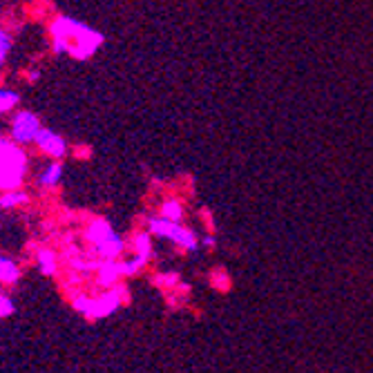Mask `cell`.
<instances>
[{"label": "cell", "mask_w": 373, "mask_h": 373, "mask_svg": "<svg viewBox=\"0 0 373 373\" xmlns=\"http://www.w3.org/2000/svg\"><path fill=\"white\" fill-rule=\"evenodd\" d=\"M50 34H52V52L56 56L69 54L77 61H85V58L94 56L101 50V45L106 43V36L101 32L67 16H58L50 25Z\"/></svg>", "instance_id": "6da1fadb"}, {"label": "cell", "mask_w": 373, "mask_h": 373, "mask_svg": "<svg viewBox=\"0 0 373 373\" xmlns=\"http://www.w3.org/2000/svg\"><path fill=\"white\" fill-rule=\"evenodd\" d=\"M27 174V155L21 143L0 137V192L21 188Z\"/></svg>", "instance_id": "7a4b0ae2"}, {"label": "cell", "mask_w": 373, "mask_h": 373, "mask_svg": "<svg viewBox=\"0 0 373 373\" xmlns=\"http://www.w3.org/2000/svg\"><path fill=\"white\" fill-rule=\"evenodd\" d=\"M126 289L123 286H112L108 289L103 295L99 297H87V295H77L72 300V306L77 308L79 313L87 320H101V318H108L112 313L123 304L126 300Z\"/></svg>", "instance_id": "3957f363"}, {"label": "cell", "mask_w": 373, "mask_h": 373, "mask_svg": "<svg viewBox=\"0 0 373 373\" xmlns=\"http://www.w3.org/2000/svg\"><path fill=\"white\" fill-rule=\"evenodd\" d=\"M40 128V118L32 110H21L11 118V139L21 145H29L36 141Z\"/></svg>", "instance_id": "277c9868"}, {"label": "cell", "mask_w": 373, "mask_h": 373, "mask_svg": "<svg viewBox=\"0 0 373 373\" xmlns=\"http://www.w3.org/2000/svg\"><path fill=\"white\" fill-rule=\"evenodd\" d=\"M34 143L38 145L40 152H45V155L52 157V159H56V161L63 159V157L67 155V143H65V139L61 137V134L52 132L50 128H40V132H38V137H36Z\"/></svg>", "instance_id": "5b68a950"}, {"label": "cell", "mask_w": 373, "mask_h": 373, "mask_svg": "<svg viewBox=\"0 0 373 373\" xmlns=\"http://www.w3.org/2000/svg\"><path fill=\"white\" fill-rule=\"evenodd\" d=\"M112 235H114V228L110 226V221H106V219H92L87 223V228H85V240L92 246L103 244L106 240H110Z\"/></svg>", "instance_id": "8992f818"}, {"label": "cell", "mask_w": 373, "mask_h": 373, "mask_svg": "<svg viewBox=\"0 0 373 373\" xmlns=\"http://www.w3.org/2000/svg\"><path fill=\"white\" fill-rule=\"evenodd\" d=\"M121 277H123L121 264L114 262V260L101 262V266H99V286L112 289V286H116V282L121 279Z\"/></svg>", "instance_id": "52a82bcc"}, {"label": "cell", "mask_w": 373, "mask_h": 373, "mask_svg": "<svg viewBox=\"0 0 373 373\" xmlns=\"http://www.w3.org/2000/svg\"><path fill=\"white\" fill-rule=\"evenodd\" d=\"M168 240H172L174 244H179V246L186 248V250H197V237H195V233L184 228L182 221H174V226H172V230L168 235Z\"/></svg>", "instance_id": "ba28073f"}, {"label": "cell", "mask_w": 373, "mask_h": 373, "mask_svg": "<svg viewBox=\"0 0 373 373\" xmlns=\"http://www.w3.org/2000/svg\"><path fill=\"white\" fill-rule=\"evenodd\" d=\"M123 250H126V242L116 233L110 237V240H106L103 244L94 246V252H96L99 257H103V260H116Z\"/></svg>", "instance_id": "9c48e42d"}, {"label": "cell", "mask_w": 373, "mask_h": 373, "mask_svg": "<svg viewBox=\"0 0 373 373\" xmlns=\"http://www.w3.org/2000/svg\"><path fill=\"white\" fill-rule=\"evenodd\" d=\"M61 179H63V166L54 159L50 166L38 174V186L40 188H56L58 184H61Z\"/></svg>", "instance_id": "30bf717a"}, {"label": "cell", "mask_w": 373, "mask_h": 373, "mask_svg": "<svg viewBox=\"0 0 373 373\" xmlns=\"http://www.w3.org/2000/svg\"><path fill=\"white\" fill-rule=\"evenodd\" d=\"M36 264L43 275H54L58 271V260L52 248H38L36 250Z\"/></svg>", "instance_id": "8fae6325"}, {"label": "cell", "mask_w": 373, "mask_h": 373, "mask_svg": "<svg viewBox=\"0 0 373 373\" xmlns=\"http://www.w3.org/2000/svg\"><path fill=\"white\" fill-rule=\"evenodd\" d=\"M21 279V268L18 264L9 260V257H0V284H16V282Z\"/></svg>", "instance_id": "7c38bea8"}, {"label": "cell", "mask_w": 373, "mask_h": 373, "mask_svg": "<svg viewBox=\"0 0 373 373\" xmlns=\"http://www.w3.org/2000/svg\"><path fill=\"white\" fill-rule=\"evenodd\" d=\"M27 201H29L27 192L21 190V188L5 190L3 195H0V208H3V211H11V208L23 206V204H27Z\"/></svg>", "instance_id": "4fadbf2b"}, {"label": "cell", "mask_w": 373, "mask_h": 373, "mask_svg": "<svg viewBox=\"0 0 373 373\" xmlns=\"http://www.w3.org/2000/svg\"><path fill=\"white\" fill-rule=\"evenodd\" d=\"M134 252L143 257H152V233H137L134 235Z\"/></svg>", "instance_id": "5bb4252c"}, {"label": "cell", "mask_w": 373, "mask_h": 373, "mask_svg": "<svg viewBox=\"0 0 373 373\" xmlns=\"http://www.w3.org/2000/svg\"><path fill=\"white\" fill-rule=\"evenodd\" d=\"M161 217H166L170 221H182L184 219V206L177 199H168L161 206Z\"/></svg>", "instance_id": "9a60e30c"}, {"label": "cell", "mask_w": 373, "mask_h": 373, "mask_svg": "<svg viewBox=\"0 0 373 373\" xmlns=\"http://www.w3.org/2000/svg\"><path fill=\"white\" fill-rule=\"evenodd\" d=\"M21 103V96L16 92H11L7 87H0V114L13 110Z\"/></svg>", "instance_id": "2e32d148"}, {"label": "cell", "mask_w": 373, "mask_h": 373, "mask_svg": "<svg viewBox=\"0 0 373 373\" xmlns=\"http://www.w3.org/2000/svg\"><path fill=\"white\" fill-rule=\"evenodd\" d=\"M147 260L150 257H143V255H134L132 260H126V262H121V273L123 275H134L137 271H141V268L147 264Z\"/></svg>", "instance_id": "e0dca14e"}, {"label": "cell", "mask_w": 373, "mask_h": 373, "mask_svg": "<svg viewBox=\"0 0 373 373\" xmlns=\"http://www.w3.org/2000/svg\"><path fill=\"white\" fill-rule=\"evenodd\" d=\"M11 48H13V38H11V34L5 32V29L0 27V67L5 65V61H7V56H9Z\"/></svg>", "instance_id": "ac0fdd59"}, {"label": "cell", "mask_w": 373, "mask_h": 373, "mask_svg": "<svg viewBox=\"0 0 373 373\" xmlns=\"http://www.w3.org/2000/svg\"><path fill=\"white\" fill-rule=\"evenodd\" d=\"M13 302H11V297L9 295H5V293H0V320L3 318H9L11 313H13Z\"/></svg>", "instance_id": "d6986e66"}, {"label": "cell", "mask_w": 373, "mask_h": 373, "mask_svg": "<svg viewBox=\"0 0 373 373\" xmlns=\"http://www.w3.org/2000/svg\"><path fill=\"white\" fill-rule=\"evenodd\" d=\"M179 282V275H174V273H168V275H159L157 277V284H161V286H166V289H172L174 284Z\"/></svg>", "instance_id": "ffe728a7"}]
</instances>
